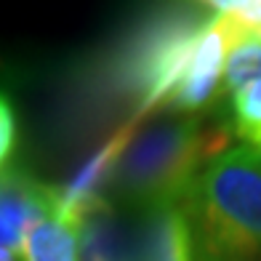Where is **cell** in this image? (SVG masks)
<instances>
[{"label": "cell", "mask_w": 261, "mask_h": 261, "mask_svg": "<svg viewBox=\"0 0 261 261\" xmlns=\"http://www.w3.org/2000/svg\"><path fill=\"white\" fill-rule=\"evenodd\" d=\"M227 125H208L195 115L165 117L134 134L107 189L139 213L184 205L203 168L227 152Z\"/></svg>", "instance_id": "obj_1"}, {"label": "cell", "mask_w": 261, "mask_h": 261, "mask_svg": "<svg viewBox=\"0 0 261 261\" xmlns=\"http://www.w3.org/2000/svg\"><path fill=\"white\" fill-rule=\"evenodd\" d=\"M195 261H261V149L213 158L184 200Z\"/></svg>", "instance_id": "obj_2"}, {"label": "cell", "mask_w": 261, "mask_h": 261, "mask_svg": "<svg viewBox=\"0 0 261 261\" xmlns=\"http://www.w3.org/2000/svg\"><path fill=\"white\" fill-rule=\"evenodd\" d=\"M208 21L189 8H168L144 19L107 59L101 72L107 77V93L134 99V117L165 107Z\"/></svg>", "instance_id": "obj_3"}, {"label": "cell", "mask_w": 261, "mask_h": 261, "mask_svg": "<svg viewBox=\"0 0 261 261\" xmlns=\"http://www.w3.org/2000/svg\"><path fill=\"white\" fill-rule=\"evenodd\" d=\"M245 38H251L248 27L240 19L229 14H216L205 32L200 35L195 54L189 59L181 80L176 83L173 93L168 96L165 107L173 112H200L213 101V96L224 88V72H227L229 54Z\"/></svg>", "instance_id": "obj_4"}, {"label": "cell", "mask_w": 261, "mask_h": 261, "mask_svg": "<svg viewBox=\"0 0 261 261\" xmlns=\"http://www.w3.org/2000/svg\"><path fill=\"white\" fill-rule=\"evenodd\" d=\"M59 187L40 184L32 173L11 165L3 168V192H0V240L3 251H24L30 229L43 216L54 213Z\"/></svg>", "instance_id": "obj_5"}, {"label": "cell", "mask_w": 261, "mask_h": 261, "mask_svg": "<svg viewBox=\"0 0 261 261\" xmlns=\"http://www.w3.org/2000/svg\"><path fill=\"white\" fill-rule=\"evenodd\" d=\"M134 227L115 216L112 205L107 203L91 211L80 227V253L83 261H128Z\"/></svg>", "instance_id": "obj_6"}, {"label": "cell", "mask_w": 261, "mask_h": 261, "mask_svg": "<svg viewBox=\"0 0 261 261\" xmlns=\"http://www.w3.org/2000/svg\"><path fill=\"white\" fill-rule=\"evenodd\" d=\"M21 253L24 261H80V227L48 213L30 229Z\"/></svg>", "instance_id": "obj_7"}, {"label": "cell", "mask_w": 261, "mask_h": 261, "mask_svg": "<svg viewBox=\"0 0 261 261\" xmlns=\"http://www.w3.org/2000/svg\"><path fill=\"white\" fill-rule=\"evenodd\" d=\"M234 134L245 141V147L261 149V80L240 88L232 96Z\"/></svg>", "instance_id": "obj_8"}, {"label": "cell", "mask_w": 261, "mask_h": 261, "mask_svg": "<svg viewBox=\"0 0 261 261\" xmlns=\"http://www.w3.org/2000/svg\"><path fill=\"white\" fill-rule=\"evenodd\" d=\"M256 80H261V40L251 35L229 54L227 72H224V91L234 96L240 88Z\"/></svg>", "instance_id": "obj_9"}, {"label": "cell", "mask_w": 261, "mask_h": 261, "mask_svg": "<svg viewBox=\"0 0 261 261\" xmlns=\"http://www.w3.org/2000/svg\"><path fill=\"white\" fill-rule=\"evenodd\" d=\"M200 3L216 8L219 14L240 19L248 27V32L261 40V0H200Z\"/></svg>", "instance_id": "obj_10"}, {"label": "cell", "mask_w": 261, "mask_h": 261, "mask_svg": "<svg viewBox=\"0 0 261 261\" xmlns=\"http://www.w3.org/2000/svg\"><path fill=\"white\" fill-rule=\"evenodd\" d=\"M16 115L14 107H11L8 96H3V104H0V158H3V165H8L11 155L16 149Z\"/></svg>", "instance_id": "obj_11"}, {"label": "cell", "mask_w": 261, "mask_h": 261, "mask_svg": "<svg viewBox=\"0 0 261 261\" xmlns=\"http://www.w3.org/2000/svg\"><path fill=\"white\" fill-rule=\"evenodd\" d=\"M0 261H24V253H16V251H0Z\"/></svg>", "instance_id": "obj_12"}]
</instances>
